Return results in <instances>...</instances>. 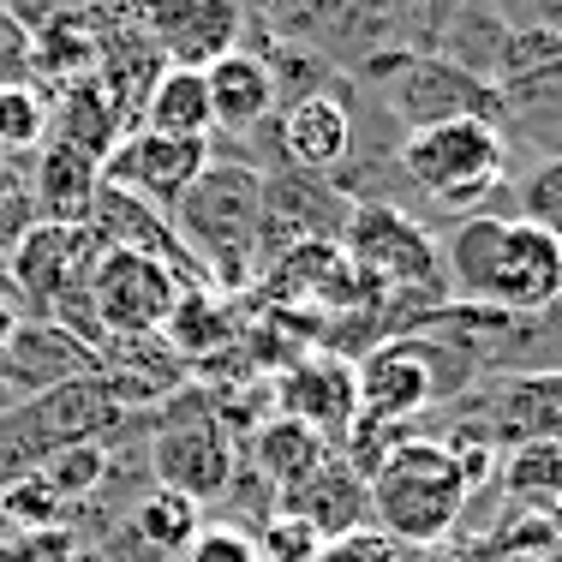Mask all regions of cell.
Masks as SVG:
<instances>
[{"instance_id": "6da1fadb", "label": "cell", "mask_w": 562, "mask_h": 562, "mask_svg": "<svg viewBox=\"0 0 562 562\" xmlns=\"http://www.w3.org/2000/svg\"><path fill=\"white\" fill-rule=\"evenodd\" d=\"M454 305H485L503 317H539L562 305V239L527 216H461L437 239Z\"/></svg>"}, {"instance_id": "7a4b0ae2", "label": "cell", "mask_w": 562, "mask_h": 562, "mask_svg": "<svg viewBox=\"0 0 562 562\" xmlns=\"http://www.w3.org/2000/svg\"><path fill=\"white\" fill-rule=\"evenodd\" d=\"M186 258L210 288H246L263 270V173L210 156V168L186 186V198L168 210Z\"/></svg>"}, {"instance_id": "3957f363", "label": "cell", "mask_w": 562, "mask_h": 562, "mask_svg": "<svg viewBox=\"0 0 562 562\" xmlns=\"http://www.w3.org/2000/svg\"><path fill=\"white\" fill-rule=\"evenodd\" d=\"M263 12L276 19L281 43L312 48L341 78H371L378 85L401 55L419 48L413 0H270Z\"/></svg>"}, {"instance_id": "277c9868", "label": "cell", "mask_w": 562, "mask_h": 562, "mask_svg": "<svg viewBox=\"0 0 562 562\" xmlns=\"http://www.w3.org/2000/svg\"><path fill=\"white\" fill-rule=\"evenodd\" d=\"M467 497H473V479H467L461 454L437 437H401V443L383 454L366 473V503L378 515V527L390 539L413 544H443L461 520Z\"/></svg>"}, {"instance_id": "5b68a950", "label": "cell", "mask_w": 562, "mask_h": 562, "mask_svg": "<svg viewBox=\"0 0 562 562\" xmlns=\"http://www.w3.org/2000/svg\"><path fill=\"white\" fill-rule=\"evenodd\" d=\"M479 378V359L461 353V347L425 336V329H401V336L371 341L366 353L353 359V395L366 419L401 425L425 419L443 401H461Z\"/></svg>"}, {"instance_id": "8992f818", "label": "cell", "mask_w": 562, "mask_h": 562, "mask_svg": "<svg viewBox=\"0 0 562 562\" xmlns=\"http://www.w3.org/2000/svg\"><path fill=\"white\" fill-rule=\"evenodd\" d=\"M395 173L449 216H479L508 186V138L491 120H443L425 132H401Z\"/></svg>"}, {"instance_id": "52a82bcc", "label": "cell", "mask_w": 562, "mask_h": 562, "mask_svg": "<svg viewBox=\"0 0 562 562\" xmlns=\"http://www.w3.org/2000/svg\"><path fill=\"white\" fill-rule=\"evenodd\" d=\"M336 246H341V258L353 263L366 300L407 305V293H431V300L449 293L437 239L413 216H401L395 204H378V198L353 204L347 222H341V234H336Z\"/></svg>"}, {"instance_id": "ba28073f", "label": "cell", "mask_w": 562, "mask_h": 562, "mask_svg": "<svg viewBox=\"0 0 562 562\" xmlns=\"http://www.w3.org/2000/svg\"><path fill=\"white\" fill-rule=\"evenodd\" d=\"M126 419V407L114 401V390L90 371V378L55 383L43 395H24L19 407L0 413V479H19L31 467H43L48 454L97 443L102 431Z\"/></svg>"}, {"instance_id": "9c48e42d", "label": "cell", "mask_w": 562, "mask_h": 562, "mask_svg": "<svg viewBox=\"0 0 562 562\" xmlns=\"http://www.w3.org/2000/svg\"><path fill=\"white\" fill-rule=\"evenodd\" d=\"M378 85H383V109H390L401 132H425V126H443V120H491V126H503V97L491 90V78L467 72L461 60L437 55V48L401 55Z\"/></svg>"}, {"instance_id": "30bf717a", "label": "cell", "mask_w": 562, "mask_h": 562, "mask_svg": "<svg viewBox=\"0 0 562 562\" xmlns=\"http://www.w3.org/2000/svg\"><path fill=\"white\" fill-rule=\"evenodd\" d=\"M150 473L156 485L192 497L198 508L227 497V485H234V437H227L216 407L198 390H186L180 401H162V425L150 437Z\"/></svg>"}, {"instance_id": "8fae6325", "label": "cell", "mask_w": 562, "mask_h": 562, "mask_svg": "<svg viewBox=\"0 0 562 562\" xmlns=\"http://www.w3.org/2000/svg\"><path fill=\"white\" fill-rule=\"evenodd\" d=\"M186 281L144 251H97L85 276V312L102 336H162Z\"/></svg>"}, {"instance_id": "7c38bea8", "label": "cell", "mask_w": 562, "mask_h": 562, "mask_svg": "<svg viewBox=\"0 0 562 562\" xmlns=\"http://www.w3.org/2000/svg\"><path fill=\"white\" fill-rule=\"evenodd\" d=\"M97 234L90 227H60V222H31L7 251V276L31 312L24 317H55L85 293V276L97 263Z\"/></svg>"}, {"instance_id": "4fadbf2b", "label": "cell", "mask_w": 562, "mask_h": 562, "mask_svg": "<svg viewBox=\"0 0 562 562\" xmlns=\"http://www.w3.org/2000/svg\"><path fill=\"white\" fill-rule=\"evenodd\" d=\"M216 138H162V132H120V144L102 156V186L144 198L150 210H173L186 198V186L210 168Z\"/></svg>"}, {"instance_id": "5bb4252c", "label": "cell", "mask_w": 562, "mask_h": 562, "mask_svg": "<svg viewBox=\"0 0 562 562\" xmlns=\"http://www.w3.org/2000/svg\"><path fill=\"white\" fill-rule=\"evenodd\" d=\"M138 31L168 66L204 72L210 60L246 48V0H138Z\"/></svg>"}, {"instance_id": "9a60e30c", "label": "cell", "mask_w": 562, "mask_h": 562, "mask_svg": "<svg viewBox=\"0 0 562 562\" xmlns=\"http://www.w3.org/2000/svg\"><path fill=\"white\" fill-rule=\"evenodd\" d=\"M276 150L288 173H305V180H341V168L353 162V109L336 90H305V97H288L276 109Z\"/></svg>"}, {"instance_id": "2e32d148", "label": "cell", "mask_w": 562, "mask_h": 562, "mask_svg": "<svg viewBox=\"0 0 562 562\" xmlns=\"http://www.w3.org/2000/svg\"><path fill=\"white\" fill-rule=\"evenodd\" d=\"M0 359H7V378H0V390L19 395V401L97 371L90 341H78V329L55 324V317H19V324H12V336L0 341Z\"/></svg>"}, {"instance_id": "e0dca14e", "label": "cell", "mask_w": 562, "mask_h": 562, "mask_svg": "<svg viewBox=\"0 0 562 562\" xmlns=\"http://www.w3.org/2000/svg\"><path fill=\"white\" fill-rule=\"evenodd\" d=\"M473 431H485L491 443H557L562 449V366L539 371H508L491 390V407L479 413Z\"/></svg>"}, {"instance_id": "ac0fdd59", "label": "cell", "mask_w": 562, "mask_h": 562, "mask_svg": "<svg viewBox=\"0 0 562 562\" xmlns=\"http://www.w3.org/2000/svg\"><path fill=\"white\" fill-rule=\"evenodd\" d=\"M204 90H210V126L234 132V138L270 126L276 109H281L276 72H270V60H263L258 48H234V55L210 60L204 66Z\"/></svg>"}, {"instance_id": "d6986e66", "label": "cell", "mask_w": 562, "mask_h": 562, "mask_svg": "<svg viewBox=\"0 0 562 562\" xmlns=\"http://www.w3.org/2000/svg\"><path fill=\"white\" fill-rule=\"evenodd\" d=\"M186 371L192 366L162 336H102L97 341V378L109 383L126 413L138 401H168L173 390H186Z\"/></svg>"}, {"instance_id": "ffe728a7", "label": "cell", "mask_w": 562, "mask_h": 562, "mask_svg": "<svg viewBox=\"0 0 562 562\" xmlns=\"http://www.w3.org/2000/svg\"><path fill=\"white\" fill-rule=\"evenodd\" d=\"M281 413L300 425H312L317 437H347L359 413V395H353V359H336V353H312V359H293V371L281 378Z\"/></svg>"}, {"instance_id": "44dd1931", "label": "cell", "mask_w": 562, "mask_h": 562, "mask_svg": "<svg viewBox=\"0 0 562 562\" xmlns=\"http://www.w3.org/2000/svg\"><path fill=\"white\" fill-rule=\"evenodd\" d=\"M102 192V162L72 144L48 138L43 144V162L31 173V204L43 222H60V227H85L90 222V204Z\"/></svg>"}, {"instance_id": "7402d4cb", "label": "cell", "mask_w": 562, "mask_h": 562, "mask_svg": "<svg viewBox=\"0 0 562 562\" xmlns=\"http://www.w3.org/2000/svg\"><path fill=\"white\" fill-rule=\"evenodd\" d=\"M162 55H156V43L138 31V24H126V31H114L109 43L97 48V72H90V85L109 97V109L126 120V132L138 126V109H144V97H150V85H156V72H162Z\"/></svg>"}, {"instance_id": "603a6c76", "label": "cell", "mask_w": 562, "mask_h": 562, "mask_svg": "<svg viewBox=\"0 0 562 562\" xmlns=\"http://www.w3.org/2000/svg\"><path fill=\"white\" fill-rule=\"evenodd\" d=\"M138 126L162 132V138H216L204 72H192V66H162L150 97H144V109H138Z\"/></svg>"}, {"instance_id": "cb8c5ba5", "label": "cell", "mask_w": 562, "mask_h": 562, "mask_svg": "<svg viewBox=\"0 0 562 562\" xmlns=\"http://www.w3.org/2000/svg\"><path fill=\"white\" fill-rule=\"evenodd\" d=\"M251 461H258L263 485H270L276 497H293V491H300L305 479L329 461V443L312 431V425H300V419H288V413H281L276 425H263V431H258Z\"/></svg>"}, {"instance_id": "d4e9b609", "label": "cell", "mask_w": 562, "mask_h": 562, "mask_svg": "<svg viewBox=\"0 0 562 562\" xmlns=\"http://www.w3.org/2000/svg\"><path fill=\"white\" fill-rule=\"evenodd\" d=\"M7 12L24 24V31H85L97 43H109L114 31L138 24V0H7Z\"/></svg>"}, {"instance_id": "484cf974", "label": "cell", "mask_w": 562, "mask_h": 562, "mask_svg": "<svg viewBox=\"0 0 562 562\" xmlns=\"http://www.w3.org/2000/svg\"><path fill=\"white\" fill-rule=\"evenodd\" d=\"M198 527H204V520H198V503L180 497V491H168V485H150L132 503V539L150 557H180Z\"/></svg>"}, {"instance_id": "4316f807", "label": "cell", "mask_w": 562, "mask_h": 562, "mask_svg": "<svg viewBox=\"0 0 562 562\" xmlns=\"http://www.w3.org/2000/svg\"><path fill=\"white\" fill-rule=\"evenodd\" d=\"M497 485L520 508H562V449L557 443H515L497 467Z\"/></svg>"}, {"instance_id": "83f0119b", "label": "cell", "mask_w": 562, "mask_h": 562, "mask_svg": "<svg viewBox=\"0 0 562 562\" xmlns=\"http://www.w3.org/2000/svg\"><path fill=\"white\" fill-rule=\"evenodd\" d=\"M222 336H227V305L216 300V288H210V281L180 288V300H173V312L162 324V341L186 359V366H192V359H204Z\"/></svg>"}, {"instance_id": "f1b7e54d", "label": "cell", "mask_w": 562, "mask_h": 562, "mask_svg": "<svg viewBox=\"0 0 562 562\" xmlns=\"http://www.w3.org/2000/svg\"><path fill=\"white\" fill-rule=\"evenodd\" d=\"M120 132H126V120H120L109 109V97H102L97 85H66V97H60V132L55 138L60 144H72V150H85V156H109L114 144H120Z\"/></svg>"}, {"instance_id": "f546056e", "label": "cell", "mask_w": 562, "mask_h": 562, "mask_svg": "<svg viewBox=\"0 0 562 562\" xmlns=\"http://www.w3.org/2000/svg\"><path fill=\"white\" fill-rule=\"evenodd\" d=\"M36 479H43L48 491H55L60 503H78V497H90V491L109 479V454H102L97 443H78V449H60V454H48L43 467H31Z\"/></svg>"}, {"instance_id": "4dcf8cb0", "label": "cell", "mask_w": 562, "mask_h": 562, "mask_svg": "<svg viewBox=\"0 0 562 562\" xmlns=\"http://www.w3.org/2000/svg\"><path fill=\"white\" fill-rule=\"evenodd\" d=\"M48 138V102L31 85L0 90V156H24Z\"/></svg>"}, {"instance_id": "1f68e13d", "label": "cell", "mask_w": 562, "mask_h": 562, "mask_svg": "<svg viewBox=\"0 0 562 562\" xmlns=\"http://www.w3.org/2000/svg\"><path fill=\"white\" fill-rule=\"evenodd\" d=\"M515 204L527 222H539L544 234L562 239V150H544L539 162L527 168V180L515 186Z\"/></svg>"}, {"instance_id": "d6a6232c", "label": "cell", "mask_w": 562, "mask_h": 562, "mask_svg": "<svg viewBox=\"0 0 562 562\" xmlns=\"http://www.w3.org/2000/svg\"><path fill=\"white\" fill-rule=\"evenodd\" d=\"M251 544L270 551L258 562H317L324 557V532L305 527L300 515H288V508H270V515H263V539H251Z\"/></svg>"}, {"instance_id": "836d02e7", "label": "cell", "mask_w": 562, "mask_h": 562, "mask_svg": "<svg viewBox=\"0 0 562 562\" xmlns=\"http://www.w3.org/2000/svg\"><path fill=\"white\" fill-rule=\"evenodd\" d=\"M0 515L24 520V527H43V520L60 515V497L36 473H19V479H7V485H0Z\"/></svg>"}, {"instance_id": "e575fe53", "label": "cell", "mask_w": 562, "mask_h": 562, "mask_svg": "<svg viewBox=\"0 0 562 562\" xmlns=\"http://www.w3.org/2000/svg\"><path fill=\"white\" fill-rule=\"evenodd\" d=\"M317 562H413V544L390 539V532H341V539L324 544V557Z\"/></svg>"}, {"instance_id": "d590c367", "label": "cell", "mask_w": 562, "mask_h": 562, "mask_svg": "<svg viewBox=\"0 0 562 562\" xmlns=\"http://www.w3.org/2000/svg\"><path fill=\"white\" fill-rule=\"evenodd\" d=\"M180 562H258V544L239 527H198L192 544L180 551Z\"/></svg>"}, {"instance_id": "8d00e7d4", "label": "cell", "mask_w": 562, "mask_h": 562, "mask_svg": "<svg viewBox=\"0 0 562 562\" xmlns=\"http://www.w3.org/2000/svg\"><path fill=\"white\" fill-rule=\"evenodd\" d=\"M7 85H31V31L0 0V90Z\"/></svg>"}, {"instance_id": "74e56055", "label": "cell", "mask_w": 562, "mask_h": 562, "mask_svg": "<svg viewBox=\"0 0 562 562\" xmlns=\"http://www.w3.org/2000/svg\"><path fill=\"white\" fill-rule=\"evenodd\" d=\"M467 0H413V31H419V48H437L443 43V31L454 24V12H461Z\"/></svg>"}, {"instance_id": "f35d334b", "label": "cell", "mask_w": 562, "mask_h": 562, "mask_svg": "<svg viewBox=\"0 0 562 562\" xmlns=\"http://www.w3.org/2000/svg\"><path fill=\"white\" fill-rule=\"evenodd\" d=\"M12 324H19V312H12V300H7V293H0V341L12 336Z\"/></svg>"}, {"instance_id": "ab89813d", "label": "cell", "mask_w": 562, "mask_h": 562, "mask_svg": "<svg viewBox=\"0 0 562 562\" xmlns=\"http://www.w3.org/2000/svg\"><path fill=\"white\" fill-rule=\"evenodd\" d=\"M246 7H258V12H263V7H270V0H246Z\"/></svg>"}, {"instance_id": "60d3db41", "label": "cell", "mask_w": 562, "mask_h": 562, "mask_svg": "<svg viewBox=\"0 0 562 562\" xmlns=\"http://www.w3.org/2000/svg\"><path fill=\"white\" fill-rule=\"evenodd\" d=\"M0 378H7V359H0ZM0 395H7V390H0Z\"/></svg>"}]
</instances>
